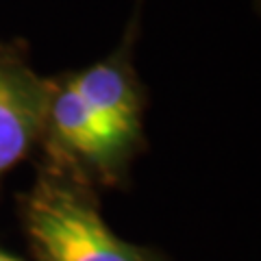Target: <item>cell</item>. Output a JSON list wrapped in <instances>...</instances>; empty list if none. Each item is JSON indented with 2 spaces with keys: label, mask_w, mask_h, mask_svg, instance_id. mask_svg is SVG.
Here are the masks:
<instances>
[{
  "label": "cell",
  "mask_w": 261,
  "mask_h": 261,
  "mask_svg": "<svg viewBox=\"0 0 261 261\" xmlns=\"http://www.w3.org/2000/svg\"><path fill=\"white\" fill-rule=\"evenodd\" d=\"M18 209L35 261H168L150 246L118 238L100 214L96 187L46 161L31 190L18 196Z\"/></svg>",
  "instance_id": "6da1fadb"
},
{
  "label": "cell",
  "mask_w": 261,
  "mask_h": 261,
  "mask_svg": "<svg viewBox=\"0 0 261 261\" xmlns=\"http://www.w3.org/2000/svg\"><path fill=\"white\" fill-rule=\"evenodd\" d=\"M37 150L42 152V161L81 176L96 190L126 183L130 161L109 140L63 76L55 79Z\"/></svg>",
  "instance_id": "7a4b0ae2"
},
{
  "label": "cell",
  "mask_w": 261,
  "mask_h": 261,
  "mask_svg": "<svg viewBox=\"0 0 261 261\" xmlns=\"http://www.w3.org/2000/svg\"><path fill=\"white\" fill-rule=\"evenodd\" d=\"M135 33L137 18L107 59L63 74V81L79 94L89 113L128 161L146 148L144 113L148 105L146 87L133 65Z\"/></svg>",
  "instance_id": "3957f363"
},
{
  "label": "cell",
  "mask_w": 261,
  "mask_h": 261,
  "mask_svg": "<svg viewBox=\"0 0 261 261\" xmlns=\"http://www.w3.org/2000/svg\"><path fill=\"white\" fill-rule=\"evenodd\" d=\"M55 79L39 76L18 44L0 42V185L37 150Z\"/></svg>",
  "instance_id": "277c9868"
},
{
  "label": "cell",
  "mask_w": 261,
  "mask_h": 261,
  "mask_svg": "<svg viewBox=\"0 0 261 261\" xmlns=\"http://www.w3.org/2000/svg\"><path fill=\"white\" fill-rule=\"evenodd\" d=\"M0 261H24V259L15 257V255H11V252H5V250H0Z\"/></svg>",
  "instance_id": "5b68a950"
}]
</instances>
